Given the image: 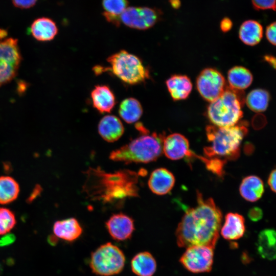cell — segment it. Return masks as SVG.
I'll return each instance as SVG.
<instances>
[{
	"instance_id": "5bb4252c",
	"label": "cell",
	"mask_w": 276,
	"mask_h": 276,
	"mask_svg": "<svg viewBox=\"0 0 276 276\" xmlns=\"http://www.w3.org/2000/svg\"><path fill=\"white\" fill-rule=\"evenodd\" d=\"M175 182V177L171 171L165 168H159L151 172L148 185L154 194L164 195L171 191Z\"/></svg>"
},
{
	"instance_id": "f1b7e54d",
	"label": "cell",
	"mask_w": 276,
	"mask_h": 276,
	"mask_svg": "<svg viewBox=\"0 0 276 276\" xmlns=\"http://www.w3.org/2000/svg\"><path fill=\"white\" fill-rule=\"evenodd\" d=\"M269 100L270 95L267 90L258 88L251 90L247 95L245 101L249 109L260 112L267 109Z\"/></svg>"
},
{
	"instance_id": "4316f807",
	"label": "cell",
	"mask_w": 276,
	"mask_h": 276,
	"mask_svg": "<svg viewBox=\"0 0 276 276\" xmlns=\"http://www.w3.org/2000/svg\"><path fill=\"white\" fill-rule=\"evenodd\" d=\"M103 15L109 22L116 26L120 24V16L128 7L127 0H103Z\"/></svg>"
},
{
	"instance_id": "484cf974",
	"label": "cell",
	"mask_w": 276,
	"mask_h": 276,
	"mask_svg": "<svg viewBox=\"0 0 276 276\" xmlns=\"http://www.w3.org/2000/svg\"><path fill=\"white\" fill-rule=\"evenodd\" d=\"M143 112L140 102L135 98H128L120 103L119 114L126 123L131 124L138 121Z\"/></svg>"
},
{
	"instance_id": "4fadbf2b",
	"label": "cell",
	"mask_w": 276,
	"mask_h": 276,
	"mask_svg": "<svg viewBox=\"0 0 276 276\" xmlns=\"http://www.w3.org/2000/svg\"><path fill=\"white\" fill-rule=\"evenodd\" d=\"M105 226L111 238L119 241L130 239L135 229L133 219L122 213L111 215Z\"/></svg>"
},
{
	"instance_id": "d590c367",
	"label": "cell",
	"mask_w": 276,
	"mask_h": 276,
	"mask_svg": "<svg viewBox=\"0 0 276 276\" xmlns=\"http://www.w3.org/2000/svg\"><path fill=\"white\" fill-rule=\"evenodd\" d=\"M220 26L223 32H226L232 29L233 23L229 18L225 17L221 21Z\"/></svg>"
},
{
	"instance_id": "2e32d148",
	"label": "cell",
	"mask_w": 276,
	"mask_h": 276,
	"mask_svg": "<svg viewBox=\"0 0 276 276\" xmlns=\"http://www.w3.org/2000/svg\"><path fill=\"white\" fill-rule=\"evenodd\" d=\"M93 106L100 113L110 112L116 104V98L111 89L105 85L95 86L90 94Z\"/></svg>"
},
{
	"instance_id": "7c38bea8",
	"label": "cell",
	"mask_w": 276,
	"mask_h": 276,
	"mask_svg": "<svg viewBox=\"0 0 276 276\" xmlns=\"http://www.w3.org/2000/svg\"><path fill=\"white\" fill-rule=\"evenodd\" d=\"M163 152L171 160H178L184 157L190 159L195 158L196 155L190 149L188 139L178 133H172L164 137Z\"/></svg>"
},
{
	"instance_id": "d6a6232c",
	"label": "cell",
	"mask_w": 276,
	"mask_h": 276,
	"mask_svg": "<svg viewBox=\"0 0 276 276\" xmlns=\"http://www.w3.org/2000/svg\"><path fill=\"white\" fill-rule=\"evenodd\" d=\"M275 22L271 23L268 25L266 29V36L268 41L272 44L275 45Z\"/></svg>"
},
{
	"instance_id": "6da1fadb",
	"label": "cell",
	"mask_w": 276,
	"mask_h": 276,
	"mask_svg": "<svg viewBox=\"0 0 276 276\" xmlns=\"http://www.w3.org/2000/svg\"><path fill=\"white\" fill-rule=\"evenodd\" d=\"M222 213L211 198L197 191V204L187 209L175 232L180 247L202 245L214 248L221 228Z\"/></svg>"
},
{
	"instance_id": "7a4b0ae2",
	"label": "cell",
	"mask_w": 276,
	"mask_h": 276,
	"mask_svg": "<svg viewBox=\"0 0 276 276\" xmlns=\"http://www.w3.org/2000/svg\"><path fill=\"white\" fill-rule=\"evenodd\" d=\"M84 173L83 190L91 201L120 207L127 199L139 195L140 173L126 169L107 173L98 167L90 168Z\"/></svg>"
},
{
	"instance_id": "d4e9b609",
	"label": "cell",
	"mask_w": 276,
	"mask_h": 276,
	"mask_svg": "<svg viewBox=\"0 0 276 276\" xmlns=\"http://www.w3.org/2000/svg\"><path fill=\"white\" fill-rule=\"evenodd\" d=\"M253 77L250 72L241 66H236L231 68L227 73V80L229 87L242 91L251 84Z\"/></svg>"
},
{
	"instance_id": "3957f363",
	"label": "cell",
	"mask_w": 276,
	"mask_h": 276,
	"mask_svg": "<svg viewBox=\"0 0 276 276\" xmlns=\"http://www.w3.org/2000/svg\"><path fill=\"white\" fill-rule=\"evenodd\" d=\"M248 131L244 123L229 127L209 125L206 134L210 145L203 148L205 157L225 160H235L240 154V146Z\"/></svg>"
},
{
	"instance_id": "ac0fdd59",
	"label": "cell",
	"mask_w": 276,
	"mask_h": 276,
	"mask_svg": "<svg viewBox=\"0 0 276 276\" xmlns=\"http://www.w3.org/2000/svg\"><path fill=\"white\" fill-rule=\"evenodd\" d=\"M55 237L68 242L77 239L82 234L83 229L75 218H69L56 221L53 227Z\"/></svg>"
},
{
	"instance_id": "ab89813d",
	"label": "cell",
	"mask_w": 276,
	"mask_h": 276,
	"mask_svg": "<svg viewBox=\"0 0 276 276\" xmlns=\"http://www.w3.org/2000/svg\"><path fill=\"white\" fill-rule=\"evenodd\" d=\"M1 266H0V271H1Z\"/></svg>"
},
{
	"instance_id": "1f68e13d",
	"label": "cell",
	"mask_w": 276,
	"mask_h": 276,
	"mask_svg": "<svg viewBox=\"0 0 276 276\" xmlns=\"http://www.w3.org/2000/svg\"><path fill=\"white\" fill-rule=\"evenodd\" d=\"M254 8L257 10H275V0H251Z\"/></svg>"
},
{
	"instance_id": "8fae6325",
	"label": "cell",
	"mask_w": 276,
	"mask_h": 276,
	"mask_svg": "<svg viewBox=\"0 0 276 276\" xmlns=\"http://www.w3.org/2000/svg\"><path fill=\"white\" fill-rule=\"evenodd\" d=\"M226 87L223 76L213 68L204 69L196 80V87L199 94L210 102L218 98Z\"/></svg>"
},
{
	"instance_id": "e0dca14e",
	"label": "cell",
	"mask_w": 276,
	"mask_h": 276,
	"mask_svg": "<svg viewBox=\"0 0 276 276\" xmlns=\"http://www.w3.org/2000/svg\"><path fill=\"white\" fill-rule=\"evenodd\" d=\"M245 231L244 217L238 213H228L225 217L224 224L220 231L224 239L227 240H235L241 238Z\"/></svg>"
},
{
	"instance_id": "52a82bcc",
	"label": "cell",
	"mask_w": 276,
	"mask_h": 276,
	"mask_svg": "<svg viewBox=\"0 0 276 276\" xmlns=\"http://www.w3.org/2000/svg\"><path fill=\"white\" fill-rule=\"evenodd\" d=\"M125 257L121 249L110 242L101 245L91 252L89 266L93 273L100 276H111L121 272Z\"/></svg>"
},
{
	"instance_id": "836d02e7",
	"label": "cell",
	"mask_w": 276,
	"mask_h": 276,
	"mask_svg": "<svg viewBox=\"0 0 276 276\" xmlns=\"http://www.w3.org/2000/svg\"><path fill=\"white\" fill-rule=\"evenodd\" d=\"M13 5L20 9H29L33 7L37 0H11Z\"/></svg>"
},
{
	"instance_id": "d6986e66",
	"label": "cell",
	"mask_w": 276,
	"mask_h": 276,
	"mask_svg": "<svg viewBox=\"0 0 276 276\" xmlns=\"http://www.w3.org/2000/svg\"><path fill=\"white\" fill-rule=\"evenodd\" d=\"M58 31L55 22L45 17H39L34 20L30 28L31 35L40 41L52 40L56 36Z\"/></svg>"
},
{
	"instance_id": "83f0119b",
	"label": "cell",
	"mask_w": 276,
	"mask_h": 276,
	"mask_svg": "<svg viewBox=\"0 0 276 276\" xmlns=\"http://www.w3.org/2000/svg\"><path fill=\"white\" fill-rule=\"evenodd\" d=\"M19 192L17 182L9 176L0 177V204H6L15 200Z\"/></svg>"
},
{
	"instance_id": "30bf717a",
	"label": "cell",
	"mask_w": 276,
	"mask_h": 276,
	"mask_svg": "<svg viewBox=\"0 0 276 276\" xmlns=\"http://www.w3.org/2000/svg\"><path fill=\"white\" fill-rule=\"evenodd\" d=\"M161 15V11L155 8L128 7L120 16V22L129 28L144 30L153 27Z\"/></svg>"
},
{
	"instance_id": "8d00e7d4",
	"label": "cell",
	"mask_w": 276,
	"mask_h": 276,
	"mask_svg": "<svg viewBox=\"0 0 276 276\" xmlns=\"http://www.w3.org/2000/svg\"><path fill=\"white\" fill-rule=\"evenodd\" d=\"M275 169H273L270 173L267 180L268 186H269L271 190L273 192H275Z\"/></svg>"
},
{
	"instance_id": "277c9868",
	"label": "cell",
	"mask_w": 276,
	"mask_h": 276,
	"mask_svg": "<svg viewBox=\"0 0 276 276\" xmlns=\"http://www.w3.org/2000/svg\"><path fill=\"white\" fill-rule=\"evenodd\" d=\"M164 136L156 133H142L126 145L112 151L109 158L128 164L155 161L163 153Z\"/></svg>"
},
{
	"instance_id": "44dd1931",
	"label": "cell",
	"mask_w": 276,
	"mask_h": 276,
	"mask_svg": "<svg viewBox=\"0 0 276 276\" xmlns=\"http://www.w3.org/2000/svg\"><path fill=\"white\" fill-rule=\"evenodd\" d=\"M239 192L241 196L249 202H255L261 198L264 192L262 179L256 175L243 178L240 183Z\"/></svg>"
},
{
	"instance_id": "8992f818",
	"label": "cell",
	"mask_w": 276,
	"mask_h": 276,
	"mask_svg": "<svg viewBox=\"0 0 276 276\" xmlns=\"http://www.w3.org/2000/svg\"><path fill=\"white\" fill-rule=\"evenodd\" d=\"M107 61L110 66L106 71H111L126 84H140L149 78V71L141 59L125 50L111 55Z\"/></svg>"
},
{
	"instance_id": "74e56055",
	"label": "cell",
	"mask_w": 276,
	"mask_h": 276,
	"mask_svg": "<svg viewBox=\"0 0 276 276\" xmlns=\"http://www.w3.org/2000/svg\"><path fill=\"white\" fill-rule=\"evenodd\" d=\"M264 60L268 62L273 68L275 67V58L269 55H265L264 57Z\"/></svg>"
},
{
	"instance_id": "7402d4cb",
	"label": "cell",
	"mask_w": 276,
	"mask_h": 276,
	"mask_svg": "<svg viewBox=\"0 0 276 276\" xmlns=\"http://www.w3.org/2000/svg\"><path fill=\"white\" fill-rule=\"evenodd\" d=\"M276 234L274 229H265L259 233L257 248L260 256L263 259L273 260L276 256Z\"/></svg>"
},
{
	"instance_id": "cb8c5ba5",
	"label": "cell",
	"mask_w": 276,
	"mask_h": 276,
	"mask_svg": "<svg viewBox=\"0 0 276 276\" xmlns=\"http://www.w3.org/2000/svg\"><path fill=\"white\" fill-rule=\"evenodd\" d=\"M263 36V28L257 21L248 20L241 25L239 36L240 40L248 45H255L261 40Z\"/></svg>"
},
{
	"instance_id": "9c48e42d",
	"label": "cell",
	"mask_w": 276,
	"mask_h": 276,
	"mask_svg": "<svg viewBox=\"0 0 276 276\" xmlns=\"http://www.w3.org/2000/svg\"><path fill=\"white\" fill-rule=\"evenodd\" d=\"M213 249L211 247L202 245L188 247L180 257L179 262L191 272H210L213 264Z\"/></svg>"
},
{
	"instance_id": "f546056e",
	"label": "cell",
	"mask_w": 276,
	"mask_h": 276,
	"mask_svg": "<svg viewBox=\"0 0 276 276\" xmlns=\"http://www.w3.org/2000/svg\"><path fill=\"white\" fill-rule=\"evenodd\" d=\"M16 220L15 215L9 209L0 208V235H5L15 226Z\"/></svg>"
},
{
	"instance_id": "9a60e30c",
	"label": "cell",
	"mask_w": 276,
	"mask_h": 276,
	"mask_svg": "<svg viewBox=\"0 0 276 276\" xmlns=\"http://www.w3.org/2000/svg\"><path fill=\"white\" fill-rule=\"evenodd\" d=\"M98 130L104 140L112 143L122 136L124 127L119 118L114 115H106L100 120Z\"/></svg>"
},
{
	"instance_id": "ba28073f",
	"label": "cell",
	"mask_w": 276,
	"mask_h": 276,
	"mask_svg": "<svg viewBox=\"0 0 276 276\" xmlns=\"http://www.w3.org/2000/svg\"><path fill=\"white\" fill-rule=\"evenodd\" d=\"M21 60L17 39L0 40V86L12 80L16 75Z\"/></svg>"
},
{
	"instance_id": "f35d334b",
	"label": "cell",
	"mask_w": 276,
	"mask_h": 276,
	"mask_svg": "<svg viewBox=\"0 0 276 276\" xmlns=\"http://www.w3.org/2000/svg\"><path fill=\"white\" fill-rule=\"evenodd\" d=\"M171 6L174 9H178L180 7L181 3L180 0H169Z\"/></svg>"
},
{
	"instance_id": "4dcf8cb0",
	"label": "cell",
	"mask_w": 276,
	"mask_h": 276,
	"mask_svg": "<svg viewBox=\"0 0 276 276\" xmlns=\"http://www.w3.org/2000/svg\"><path fill=\"white\" fill-rule=\"evenodd\" d=\"M196 158L202 161L207 170L219 177H222L224 174V167L226 160L217 157L208 158L200 155H196Z\"/></svg>"
},
{
	"instance_id": "e575fe53",
	"label": "cell",
	"mask_w": 276,
	"mask_h": 276,
	"mask_svg": "<svg viewBox=\"0 0 276 276\" xmlns=\"http://www.w3.org/2000/svg\"><path fill=\"white\" fill-rule=\"evenodd\" d=\"M247 215L250 220L256 222L261 219L263 217V212L260 208L255 206L249 210Z\"/></svg>"
},
{
	"instance_id": "5b68a950",
	"label": "cell",
	"mask_w": 276,
	"mask_h": 276,
	"mask_svg": "<svg viewBox=\"0 0 276 276\" xmlns=\"http://www.w3.org/2000/svg\"><path fill=\"white\" fill-rule=\"evenodd\" d=\"M244 102L242 91L226 87L223 93L210 102L206 116L213 125L229 127L236 125L242 117Z\"/></svg>"
},
{
	"instance_id": "ffe728a7",
	"label": "cell",
	"mask_w": 276,
	"mask_h": 276,
	"mask_svg": "<svg viewBox=\"0 0 276 276\" xmlns=\"http://www.w3.org/2000/svg\"><path fill=\"white\" fill-rule=\"evenodd\" d=\"M166 83L171 97L175 101L187 98L192 89L190 79L185 75H173L167 80Z\"/></svg>"
},
{
	"instance_id": "603a6c76",
	"label": "cell",
	"mask_w": 276,
	"mask_h": 276,
	"mask_svg": "<svg viewBox=\"0 0 276 276\" xmlns=\"http://www.w3.org/2000/svg\"><path fill=\"white\" fill-rule=\"evenodd\" d=\"M131 268L137 276H152L156 269V262L149 252H140L132 259Z\"/></svg>"
}]
</instances>
